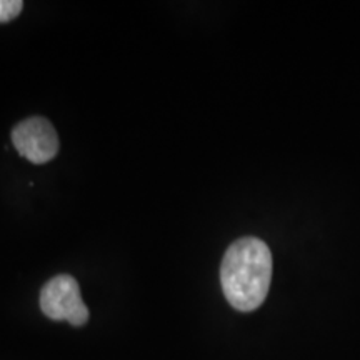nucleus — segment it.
<instances>
[{"label":"nucleus","mask_w":360,"mask_h":360,"mask_svg":"<svg viewBox=\"0 0 360 360\" xmlns=\"http://www.w3.org/2000/svg\"><path fill=\"white\" fill-rule=\"evenodd\" d=\"M40 309L52 321H67L75 327L89 321V309L80 295L79 283L67 274L45 283L40 292Z\"/></svg>","instance_id":"2"},{"label":"nucleus","mask_w":360,"mask_h":360,"mask_svg":"<svg viewBox=\"0 0 360 360\" xmlns=\"http://www.w3.org/2000/svg\"><path fill=\"white\" fill-rule=\"evenodd\" d=\"M22 8H24V2L20 0H0V24L15 19Z\"/></svg>","instance_id":"4"},{"label":"nucleus","mask_w":360,"mask_h":360,"mask_svg":"<svg viewBox=\"0 0 360 360\" xmlns=\"http://www.w3.org/2000/svg\"><path fill=\"white\" fill-rule=\"evenodd\" d=\"M12 142L17 152L32 164L42 165L58 152L56 129L44 117H30L12 130Z\"/></svg>","instance_id":"3"},{"label":"nucleus","mask_w":360,"mask_h":360,"mask_svg":"<svg viewBox=\"0 0 360 360\" xmlns=\"http://www.w3.org/2000/svg\"><path fill=\"white\" fill-rule=\"evenodd\" d=\"M272 281V254L264 240L242 237L229 247L220 265L225 299L240 312H252L264 304Z\"/></svg>","instance_id":"1"}]
</instances>
